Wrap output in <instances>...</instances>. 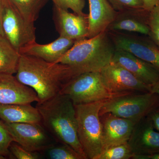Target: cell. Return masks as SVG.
Instances as JSON below:
<instances>
[{
    "label": "cell",
    "instance_id": "cell-5",
    "mask_svg": "<svg viewBox=\"0 0 159 159\" xmlns=\"http://www.w3.org/2000/svg\"><path fill=\"white\" fill-rule=\"evenodd\" d=\"M159 107L158 95L152 92L117 95L106 100L99 116L110 113L136 123Z\"/></svg>",
    "mask_w": 159,
    "mask_h": 159
},
{
    "label": "cell",
    "instance_id": "cell-24",
    "mask_svg": "<svg viewBox=\"0 0 159 159\" xmlns=\"http://www.w3.org/2000/svg\"><path fill=\"white\" fill-rule=\"evenodd\" d=\"M149 36L152 41L159 48V4L149 12Z\"/></svg>",
    "mask_w": 159,
    "mask_h": 159
},
{
    "label": "cell",
    "instance_id": "cell-12",
    "mask_svg": "<svg viewBox=\"0 0 159 159\" xmlns=\"http://www.w3.org/2000/svg\"><path fill=\"white\" fill-rule=\"evenodd\" d=\"M53 20L59 36L74 41L88 38V14L71 13L54 5Z\"/></svg>",
    "mask_w": 159,
    "mask_h": 159
},
{
    "label": "cell",
    "instance_id": "cell-17",
    "mask_svg": "<svg viewBox=\"0 0 159 159\" xmlns=\"http://www.w3.org/2000/svg\"><path fill=\"white\" fill-rule=\"evenodd\" d=\"M75 41L59 36L52 42L40 44L36 42L20 50L21 55L32 56L51 63H56L72 48Z\"/></svg>",
    "mask_w": 159,
    "mask_h": 159
},
{
    "label": "cell",
    "instance_id": "cell-20",
    "mask_svg": "<svg viewBox=\"0 0 159 159\" xmlns=\"http://www.w3.org/2000/svg\"><path fill=\"white\" fill-rule=\"evenodd\" d=\"M20 55L4 35H0V73L16 74Z\"/></svg>",
    "mask_w": 159,
    "mask_h": 159
},
{
    "label": "cell",
    "instance_id": "cell-10",
    "mask_svg": "<svg viewBox=\"0 0 159 159\" xmlns=\"http://www.w3.org/2000/svg\"><path fill=\"white\" fill-rule=\"evenodd\" d=\"M107 32L116 48L132 53L159 71V48L152 41L134 34L117 31Z\"/></svg>",
    "mask_w": 159,
    "mask_h": 159
},
{
    "label": "cell",
    "instance_id": "cell-18",
    "mask_svg": "<svg viewBox=\"0 0 159 159\" xmlns=\"http://www.w3.org/2000/svg\"><path fill=\"white\" fill-rule=\"evenodd\" d=\"M89 34L88 38L107 31L116 16L117 11L107 0H89Z\"/></svg>",
    "mask_w": 159,
    "mask_h": 159
},
{
    "label": "cell",
    "instance_id": "cell-7",
    "mask_svg": "<svg viewBox=\"0 0 159 159\" xmlns=\"http://www.w3.org/2000/svg\"><path fill=\"white\" fill-rule=\"evenodd\" d=\"M2 25L4 36L19 52L25 46L36 42L34 23L25 19L9 0H4Z\"/></svg>",
    "mask_w": 159,
    "mask_h": 159
},
{
    "label": "cell",
    "instance_id": "cell-9",
    "mask_svg": "<svg viewBox=\"0 0 159 159\" xmlns=\"http://www.w3.org/2000/svg\"><path fill=\"white\" fill-rule=\"evenodd\" d=\"M99 73L104 86L114 96L151 91V86L139 80L122 66L112 61Z\"/></svg>",
    "mask_w": 159,
    "mask_h": 159
},
{
    "label": "cell",
    "instance_id": "cell-6",
    "mask_svg": "<svg viewBox=\"0 0 159 159\" xmlns=\"http://www.w3.org/2000/svg\"><path fill=\"white\" fill-rule=\"evenodd\" d=\"M59 93L68 96L74 105L106 101L116 96L106 88L99 72L75 76L63 84Z\"/></svg>",
    "mask_w": 159,
    "mask_h": 159
},
{
    "label": "cell",
    "instance_id": "cell-15",
    "mask_svg": "<svg viewBox=\"0 0 159 159\" xmlns=\"http://www.w3.org/2000/svg\"><path fill=\"white\" fill-rule=\"evenodd\" d=\"M111 61L122 66L147 85H153L159 80L157 69L128 51L116 48Z\"/></svg>",
    "mask_w": 159,
    "mask_h": 159
},
{
    "label": "cell",
    "instance_id": "cell-30",
    "mask_svg": "<svg viewBox=\"0 0 159 159\" xmlns=\"http://www.w3.org/2000/svg\"><path fill=\"white\" fill-rule=\"evenodd\" d=\"M143 8L149 12L155 6L159 4V0H142Z\"/></svg>",
    "mask_w": 159,
    "mask_h": 159
},
{
    "label": "cell",
    "instance_id": "cell-2",
    "mask_svg": "<svg viewBox=\"0 0 159 159\" xmlns=\"http://www.w3.org/2000/svg\"><path fill=\"white\" fill-rule=\"evenodd\" d=\"M41 124L57 143L70 146L86 159L77 134L74 105L68 96L58 93L51 99L37 102Z\"/></svg>",
    "mask_w": 159,
    "mask_h": 159
},
{
    "label": "cell",
    "instance_id": "cell-23",
    "mask_svg": "<svg viewBox=\"0 0 159 159\" xmlns=\"http://www.w3.org/2000/svg\"><path fill=\"white\" fill-rule=\"evenodd\" d=\"M134 156L128 143L116 145L102 151L96 159H129Z\"/></svg>",
    "mask_w": 159,
    "mask_h": 159
},
{
    "label": "cell",
    "instance_id": "cell-25",
    "mask_svg": "<svg viewBox=\"0 0 159 159\" xmlns=\"http://www.w3.org/2000/svg\"><path fill=\"white\" fill-rule=\"evenodd\" d=\"M13 142L5 123L0 119V159H6L9 156V147Z\"/></svg>",
    "mask_w": 159,
    "mask_h": 159
},
{
    "label": "cell",
    "instance_id": "cell-32",
    "mask_svg": "<svg viewBox=\"0 0 159 159\" xmlns=\"http://www.w3.org/2000/svg\"><path fill=\"white\" fill-rule=\"evenodd\" d=\"M4 6V0H0V35H4V33H3L2 28V17Z\"/></svg>",
    "mask_w": 159,
    "mask_h": 159
},
{
    "label": "cell",
    "instance_id": "cell-27",
    "mask_svg": "<svg viewBox=\"0 0 159 159\" xmlns=\"http://www.w3.org/2000/svg\"><path fill=\"white\" fill-rule=\"evenodd\" d=\"M10 152L15 158L18 159H39L42 154L26 150L16 142H13L9 147Z\"/></svg>",
    "mask_w": 159,
    "mask_h": 159
},
{
    "label": "cell",
    "instance_id": "cell-22",
    "mask_svg": "<svg viewBox=\"0 0 159 159\" xmlns=\"http://www.w3.org/2000/svg\"><path fill=\"white\" fill-rule=\"evenodd\" d=\"M43 153L51 159H86L70 145L57 142Z\"/></svg>",
    "mask_w": 159,
    "mask_h": 159
},
{
    "label": "cell",
    "instance_id": "cell-21",
    "mask_svg": "<svg viewBox=\"0 0 159 159\" xmlns=\"http://www.w3.org/2000/svg\"><path fill=\"white\" fill-rule=\"evenodd\" d=\"M24 18L34 23L48 0H9Z\"/></svg>",
    "mask_w": 159,
    "mask_h": 159
},
{
    "label": "cell",
    "instance_id": "cell-8",
    "mask_svg": "<svg viewBox=\"0 0 159 159\" xmlns=\"http://www.w3.org/2000/svg\"><path fill=\"white\" fill-rule=\"evenodd\" d=\"M4 123L14 142L26 150L43 154L56 143L41 123Z\"/></svg>",
    "mask_w": 159,
    "mask_h": 159
},
{
    "label": "cell",
    "instance_id": "cell-28",
    "mask_svg": "<svg viewBox=\"0 0 159 159\" xmlns=\"http://www.w3.org/2000/svg\"><path fill=\"white\" fill-rule=\"evenodd\" d=\"M116 11L134 9H144L142 0H107Z\"/></svg>",
    "mask_w": 159,
    "mask_h": 159
},
{
    "label": "cell",
    "instance_id": "cell-26",
    "mask_svg": "<svg viewBox=\"0 0 159 159\" xmlns=\"http://www.w3.org/2000/svg\"><path fill=\"white\" fill-rule=\"evenodd\" d=\"M54 6L62 9H70L74 13L78 15L84 14L83 10L85 5V0H51Z\"/></svg>",
    "mask_w": 159,
    "mask_h": 159
},
{
    "label": "cell",
    "instance_id": "cell-3",
    "mask_svg": "<svg viewBox=\"0 0 159 159\" xmlns=\"http://www.w3.org/2000/svg\"><path fill=\"white\" fill-rule=\"evenodd\" d=\"M116 49L105 31L95 37L75 41L56 63L68 66L72 78L87 72H100L111 62Z\"/></svg>",
    "mask_w": 159,
    "mask_h": 159
},
{
    "label": "cell",
    "instance_id": "cell-4",
    "mask_svg": "<svg viewBox=\"0 0 159 159\" xmlns=\"http://www.w3.org/2000/svg\"><path fill=\"white\" fill-rule=\"evenodd\" d=\"M105 101L74 105L78 139L87 159H96L103 149L99 111Z\"/></svg>",
    "mask_w": 159,
    "mask_h": 159
},
{
    "label": "cell",
    "instance_id": "cell-13",
    "mask_svg": "<svg viewBox=\"0 0 159 159\" xmlns=\"http://www.w3.org/2000/svg\"><path fill=\"white\" fill-rule=\"evenodd\" d=\"M100 119L102 125V151L128 142L135 122L110 113L100 116Z\"/></svg>",
    "mask_w": 159,
    "mask_h": 159
},
{
    "label": "cell",
    "instance_id": "cell-11",
    "mask_svg": "<svg viewBox=\"0 0 159 159\" xmlns=\"http://www.w3.org/2000/svg\"><path fill=\"white\" fill-rule=\"evenodd\" d=\"M127 143L133 157L159 153V132L145 117L135 124Z\"/></svg>",
    "mask_w": 159,
    "mask_h": 159
},
{
    "label": "cell",
    "instance_id": "cell-33",
    "mask_svg": "<svg viewBox=\"0 0 159 159\" xmlns=\"http://www.w3.org/2000/svg\"><path fill=\"white\" fill-rule=\"evenodd\" d=\"M150 92L157 94L159 97V80L155 84L151 86Z\"/></svg>",
    "mask_w": 159,
    "mask_h": 159
},
{
    "label": "cell",
    "instance_id": "cell-14",
    "mask_svg": "<svg viewBox=\"0 0 159 159\" xmlns=\"http://www.w3.org/2000/svg\"><path fill=\"white\" fill-rule=\"evenodd\" d=\"M39 101L35 91L12 74L0 73V104H28Z\"/></svg>",
    "mask_w": 159,
    "mask_h": 159
},
{
    "label": "cell",
    "instance_id": "cell-19",
    "mask_svg": "<svg viewBox=\"0 0 159 159\" xmlns=\"http://www.w3.org/2000/svg\"><path fill=\"white\" fill-rule=\"evenodd\" d=\"M0 119L7 123H41L38 110L31 103L0 104Z\"/></svg>",
    "mask_w": 159,
    "mask_h": 159
},
{
    "label": "cell",
    "instance_id": "cell-16",
    "mask_svg": "<svg viewBox=\"0 0 159 159\" xmlns=\"http://www.w3.org/2000/svg\"><path fill=\"white\" fill-rule=\"evenodd\" d=\"M149 12L143 9L117 11L116 16L109 26L107 31H126L149 35Z\"/></svg>",
    "mask_w": 159,
    "mask_h": 159
},
{
    "label": "cell",
    "instance_id": "cell-31",
    "mask_svg": "<svg viewBox=\"0 0 159 159\" xmlns=\"http://www.w3.org/2000/svg\"><path fill=\"white\" fill-rule=\"evenodd\" d=\"M133 159H159V153L147 156H139L133 157Z\"/></svg>",
    "mask_w": 159,
    "mask_h": 159
},
{
    "label": "cell",
    "instance_id": "cell-29",
    "mask_svg": "<svg viewBox=\"0 0 159 159\" xmlns=\"http://www.w3.org/2000/svg\"><path fill=\"white\" fill-rule=\"evenodd\" d=\"M147 116L150 119L155 129L159 132V107L152 111Z\"/></svg>",
    "mask_w": 159,
    "mask_h": 159
},
{
    "label": "cell",
    "instance_id": "cell-1",
    "mask_svg": "<svg viewBox=\"0 0 159 159\" xmlns=\"http://www.w3.org/2000/svg\"><path fill=\"white\" fill-rule=\"evenodd\" d=\"M15 76L20 82L35 91L39 99L37 102L57 95L63 84L72 78L66 65L25 55H20Z\"/></svg>",
    "mask_w": 159,
    "mask_h": 159
}]
</instances>
